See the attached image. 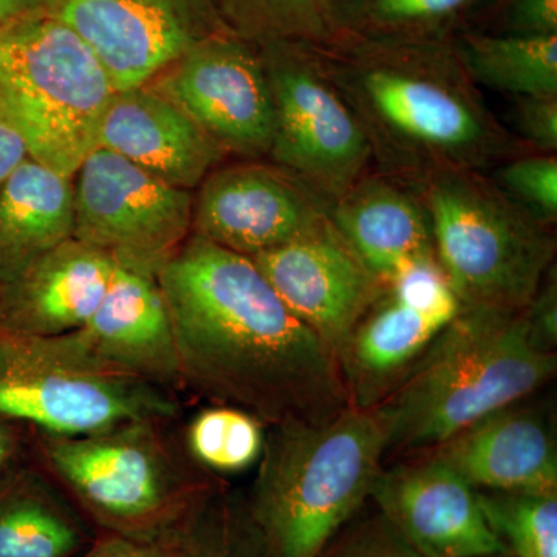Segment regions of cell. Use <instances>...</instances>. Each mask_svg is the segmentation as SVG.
<instances>
[{
    "instance_id": "obj_1",
    "label": "cell",
    "mask_w": 557,
    "mask_h": 557,
    "mask_svg": "<svg viewBox=\"0 0 557 557\" xmlns=\"http://www.w3.org/2000/svg\"><path fill=\"white\" fill-rule=\"evenodd\" d=\"M183 386L267 428L325 423L350 406L335 351L278 298L255 260L190 234L157 276Z\"/></svg>"
},
{
    "instance_id": "obj_2",
    "label": "cell",
    "mask_w": 557,
    "mask_h": 557,
    "mask_svg": "<svg viewBox=\"0 0 557 557\" xmlns=\"http://www.w3.org/2000/svg\"><path fill=\"white\" fill-rule=\"evenodd\" d=\"M317 50L364 127L373 170L416 183L486 172L528 150L487 108L453 40L344 35Z\"/></svg>"
},
{
    "instance_id": "obj_3",
    "label": "cell",
    "mask_w": 557,
    "mask_h": 557,
    "mask_svg": "<svg viewBox=\"0 0 557 557\" xmlns=\"http://www.w3.org/2000/svg\"><path fill=\"white\" fill-rule=\"evenodd\" d=\"M557 354L531 335L523 310L461 307L379 408L384 461L434 449L480 418L536 395Z\"/></svg>"
},
{
    "instance_id": "obj_4",
    "label": "cell",
    "mask_w": 557,
    "mask_h": 557,
    "mask_svg": "<svg viewBox=\"0 0 557 557\" xmlns=\"http://www.w3.org/2000/svg\"><path fill=\"white\" fill-rule=\"evenodd\" d=\"M386 438L373 410L270 426L245 511L260 557H318L369 502Z\"/></svg>"
},
{
    "instance_id": "obj_5",
    "label": "cell",
    "mask_w": 557,
    "mask_h": 557,
    "mask_svg": "<svg viewBox=\"0 0 557 557\" xmlns=\"http://www.w3.org/2000/svg\"><path fill=\"white\" fill-rule=\"evenodd\" d=\"M431 218L435 259L461 307L520 311L555 265V230L507 199L485 172H434L413 183Z\"/></svg>"
},
{
    "instance_id": "obj_6",
    "label": "cell",
    "mask_w": 557,
    "mask_h": 557,
    "mask_svg": "<svg viewBox=\"0 0 557 557\" xmlns=\"http://www.w3.org/2000/svg\"><path fill=\"white\" fill-rule=\"evenodd\" d=\"M159 423L134 420L75 437L40 435L51 471L108 533L177 537L219 490L178 465Z\"/></svg>"
},
{
    "instance_id": "obj_7",
    "label": "cell",
    "mask_w": 557,
    "mask_h": 557,
    "mask_svg": "<svg viewBox=\"0 0 557 557\" xmlns=\"http://www.w3.org/2000/svg\"><path fill=\"white\" fill-rule=\"evenodd\" d=\"M113 94L94 51L57 17L38 11L0 28V116L30 159L73 177Z\"/></svg>"
},
{
    "instance_id": "obj_8",
    "label": "cell",
    "mask_w": 557,
    "mask_h": 557,
    "mask_svg": "<svg viewBox=\"0 0 557 557\" xmlns=\"http://www.w3.org/2000/svg\"><path fill=\"white\" fill-rule=\"evenodd\" d=\"M175 410L166 391L95 358L75 332L42 338L0 324V417L7 420L75 437L127 421H164Z\"/></svg>"
},
{
    "instance_id": "obj_9",
    "label": "cell",
    "mask_w": 557,
    "mask_h": 557,
    "mask_svg": "<svg viewBox=\"0 0 557 557\" xmlns=\"http://www.w3.org/2000/svg\"><path fill=\"white\" fill-rule=\"evenodd\" d=\"M258 47L273 98L269 160L302 180L332 207L373 170L364 127L330 78L317 47L295 42Z\"/></svg>"
},
{
    "instance_id": "obj_10",
    "label": "cell",
    "mask_w": 557,
    "mask_h": 557,
    "mask_svg": "<svg viewBox=\"0 0 557 557\" xmlns=\"http://www.w3.org/2000/svg\"><path fill=\"white\" fill-rule=\"evenodd\" d=\"M73 239L121 269L159 276L193 234L194 190L175 188L95 148L73 175Z\"/></svg>"
},
{
    "instance_id": "obj_11",
    "label": "cell",
    "mask_w": 557,
    "mask_h": 557,
    "mask_svg": "<svg viewBox=\"0 0 557 557\" xmlns=\"http://www.w3.org/2000/svg\"><path fill=\"white\" fill-rule=\"evenodd\" d=\"M149 84L185 110L228 159L269 160L273 98L255 44L231 32L218 33Z\"/></svg>"
},
{
    "instance_id": "obj_12",
    "label": "cell",
    "mask_w": 557,
    "mask_h": 557,
    "mask_svg": "<svg viewBox=\"0 0 557 557\" xmlns=\"http://www.w3.org/2000/svg\"><path fill=\"white\" fill-rule=\"evenodd\" d=\"M42 11L87 44L115 90L146 86L201 40L230 32L214 0H46Z\"/></svg>"
},
{
    "instance_id": "obj_13",
    "label": "cell",
    "mask_w": 557,
    "mask_h": 557,
    "mask_svg": "<svg viewBox=\"0 0 557 557\" xmlns=\"http://www.w3.org/2000/svg\"><path fill=\"white\" fill-rule=\"evenodd\" d=\"M330 205L270 160H236L209 172L194 190L193 234L256 258L306 236Z\"/></svg>"
},
{
    "instance_id": "obj_14",
    "label": "cell",
    "mask_w": 557,
    "mask_h": 557,
    "mask_svg": "<svg viewBox=\"0 0 557 557\" xmlns=\"http://www.w3.org/2000/svg\"><path fill=\"white\" fill-rule=\"evenodd\" d=\"M369 502L421 557L505 555L478 490L428 454L383 465Z\"/></svg>"
},
{
    "instance_id": "obj_15",
    "label": "cell",
    "mask_w": 557,
    "mask_h": 557,
    "mask_svg": "<svg viewBox=\"0 0 557 557\" xmlns=\"http://www.w3.org/2000/svg\"><path fill=\"white\" fill-rule=\"evenodd\" d=\"M251 259L293 314L335 354L386 289L330 219L306 236Z\"/></svg>"
},
{
    "instance_id": "obj_16",
    "label": "cell",
    "mask_w": 557,
    "mask_h": 557,
    "mask_svg": "<svg viewBox=\"0 0 557 557\" xmlns=\"http://www.w3.org/2000/svg\"><path fill=\"white\" fill-rule=\"evenodd\" d=\"M421 454L448 465L478 491L557 494L555 418L530 398L487 413Z\"/></svg>"
},
{
    "instance_id": "obj_17",
    "label": "cell",
    "mask_w": 557,
    "mask_h": 557,
    "mask_svg": "<svg viewBox=\"0 0 557 557\" xmlns=\"http://www.w3.org/2000/svg\"><path fill=\"white\" fill-rule=\"evenodd\" d=\"M97 148L186 190L199 188L228 160L185 110L150 84L115 90L102 113Z\"/></svg>"
},
{
    "instance_id": "obj_18",
    "label": "cell",
    "mask_w": 557,
    "mask_h": 557,
    "mask_svg": "<svg viewBox=\"0 0 557 557\" xmlns=\"http://www.w3.org/2000/svg\"><path fill=\"white\" fill-rule=\"evenodd\" d=\"M75 333L106 364L163 391L183 386L171 313L156 276L116 265L94 317Z\"/></svg>"
},
{
    "instance_id": "obj_19",
    "label": "cell",
    "mask_w": 557,
    "mask_h": 557,
    "mask_svg": "<svg viewBox=\"0 0 557 557\" xmlns=\"http://www.w3.org/2000/svg\"><path fill=\"white\" fill-rule=\"evenodd\" d=\"M329 219L386 287L409 267L437 260L426 203L408 180L369 171L330 207Z\"/></svg>"
},
{
    "instance_id": "obj_20",
    "label": "cell",
    "mask_w": 557,
    "mask_h": 557,
    "mask_svg": "<svg viewBox=\"0 0 557 557\" xmlns=\"http://www.w3.org/2000/svg\"><path fill=\"white\" fill-rule=\"evenodd\" d=\"M115 269L100 249L64 242L0 281V324L42 338L76 332L94 317Z\"/></svg>"
},
{
    "instance_id": "obj_21",
    "label": "cell",
    "mask_w": 557,
    "mask_h": 557,
    "mask_svg": "<svg viewBox=\"0 0 557 557\" xmlns=\"http://www.w3.org/2000/svg\"><path fill=\"white\" fill-rule=\"evenodd\" d=\"M453 319L386 287L336 354L350 406L373 410L383 405Z\"/></svg>"
},
{
    "instance_id": "obj_22",
    "label": "cell",
    "mask_w": 557,
    "mask_h": 557,
    "mask_svg": "<svg viewBox=\"0 0 557 557\" xmlns=\"http://www.w3.org/2000/svg\"><path fill=\"white\" fill-rule=\"evenodd\" d=\"M73 177L27 159L0 186V281L73 239Z\"/></svg>"
},
{
    "instance_id": "obj_23",
    "label": "cell",
    "mask_w": 557,
    "mask_h": 557,
    "mask_svg": "<svg viewBox=\"0 0 557 557\" xmlns=\"http://www.w3.org/2000/svg\"><path fill=\"white\" fill-rule=\"evenodd\" d=\"M0 474V557H76L91 542L76 516L42 480Z\"/></svg>"
},
{
    "instance_id": "obj_24",
    "label": "cell",
    "mask_w": 557,
    "mask_h": 557,
    "mask_svg": "<svg viewBox=\"0 0 557 557\" xmlns=\"http://www.w3.org/2000/svg\"><path fill=\"white\" fill-rule=\"evenodd\" d=\"M475 86L516 97H557V35L507 36L465 30L453 39Z\"/></svg>"
},
{
    "instance_id": "obj_25",
    "label": "cell",
    "mask_w": 557,
    "mask_h": 557,
    "mask_svg": "<svg viewBox=\"0 0 557 557\" xmlns=\"http://www.w3.org/2000/svg\"><path fill=\"white\" fill-rule=\"evenodd\" d=\"M487 0H341L344 35L395 40H453L469 30Z\"/></svg>"
},
{
    "instance_id": "obj_26",
    "label": "cell",
    "mask_w": 557,
    "mask_h": 557,
    "mask_svg": "<svg viewBox=\"0 0 557 557\" xmlns=\"http://www.w3.org/2000/svg\"><path fill=\"white\" fill-rule=\"evenodd\" d=\"M341 0H214L223 24L255 44L295 42L327 47L344 36Z\"/></svg>"
},
{
    "instance_id": "obj_27",
    "label": "cell",
    "mask_w": 557,
    "mask_h": 557,
    "mask_svg": "<svg viewBox=\"0 0 557 557\" xmlns=\"http://www.w3.org/2000/svg\"><path fill=\"white\" fill-rule=\"evenodd\" d=\"M480 507L509 557H557V494L478 491Z\"/></svg>"
},
{
    "instance_id": "obj_28",
    "label": "cell",
    "mask_w": 557,
    "mask_h": 557,
    "mask_svg": "<svg viewBox=\"0 0 557 557\" xmlns=\"http://www.w3.org/2000/svg\"><path fill=\"white\" fill-rule=\"evenodd\" d=\"M265 424L233 406L201 410L188 428V449L201 467L236 474L258 463L265 445Z\"/></svg>"
},
{
    "instance_id": "obj_29",
    "label": "cell",
    "mask_w": 557,
    "mask_h": 557,
    "mask_svg": "<svg viewBox=\"0 0 557 557\" xmlns=\"http://www.w3.org/2000/svg\"><path fill=\"white\" fill-rule=\"evenodd\" d=\"M178 557H260L244 500L215 491L180 533Z\"/></svg>"
},
{
    "instance_id": "obj_30",
    "label": "cell",
    "mask_w": 557,
    "mask_h": 557,
    "mask_svg": "<svg viewBox=\"0 0 557 557\" xmlns=\"http://www.w3.org/2000/svg\"><path fill=\"white\" fill-rule=\"evenodd\" d=\"M485 174L507 199L541 225L557 223V153L525 152L500 161Z\"/></svg>"
},
{
    "instance_id": "obj_31",
    "label": "cell",
    "mask_w": 557,
    "mask_h": 557,
    "mask_svg": "<svg viewBox=\"0 0 557 557\" xmlns=\"http://www.w3.org/2000/svg\"><path fill=\"white\" fill-rule=\"evenodd\" d=\"M318 557H421L370 502Z\"/></svg>"
},
{
    "instance_id": "obj_32",
    "label": "cell",
    "mask_w": 557,
    "mask_h": 557,
    "mask_svg": "<svg viewBox=\"0 0 557 557\" xmlns=\"http://www.w3.org/2000/svg\"><path fill=\"white\" fill-rule=\"evenodd\" d=\"M469 30L507 36H556L557 0H487Z\"/></svg>"
},
{
    "instance_id": "obj_33",
    "label": "cell",
    "mask_w": 557,
    "mask_h": 557,
    "mask_svg": "<svg viewBox=\"0 0 557 557\" xmlns=\"http://www.w3.org/2000/svg\"><path fill=\"white\" fill-rule=\"evenodd\" d=\"M511 100L512 135L531 152L557 153V97Z\"/></svg>"
},
{
    "instance_id": "obj_34",
    "label": "cell",
    "mask_w": 557,
    "mask_h": 557,
    "mask_svg": "<svg viewBox=\"0 0 557 557\" xmlns=\"http://www.w3.org/2000/svg\"><path fill=\"white\" fill-rule=\"evenodd\" d=\"M531 335L549 351L557 350V274L556 263L542 281L536 295L523 309Z\"/></svg>"
},
{
    "instance_id": "obj_35",
    "label": "cell",
    "mask_w": 557,
    "mask_h": 557,
    "mask_svg": "<svg viewBox=\"0 0 557 557\" xmlns=\"http://www.w3.org/2000/svg\"><path fill=\"white\" fill-rule=\"evenodd\" d=\"M178 536L164 541H141L106 533L76 557H178Z\"/></svg>"
},
{
    "instance_id": "obj_36",
    "label": "cell",
    "mask_w": 557,
    "mask_h": 557,
    "mask_svg": "<svg viewBox=\"0 0 557 557\" xmlns=\"http://www.w3.org/2000/svg\"><path fill=\"white\" fill-rule=\"evenodd\" d=\"M27 159H30V153L24 138L9 121L0 116V186Z\"/></svg>"
},
{
    "instance_id": "obj_37",
    "label": "cell",
    "mask_w": 557,
    "mask_h": 557,
    "mask_svg": "<svg viewBox=\"0 0 557 557\" xmlns=\"http://www.w3.org/2000/svg\"><path fill=\"white\" fill-rule=\"evenodd\" d=\"M20 450L21 435L17 423L0 417V474L13 467Z\"/></svg>"
},
{
    "instance_id": "obj_38",
    "label": "cell",
    "mask_w": 557,
    "mask_h": 557,
    "mask_svg": "<svg viewBox=\"0 0 557 557\" xmlns=\"http://www.w3.org/2000/svg\"><path fill=\"white\" fill-rule=\"evenodd\" d=\"M46 0H0V28L44 10Z\"/></svg>"
},
{
    "instance_id": "obj_39",
    "label": "cell",
    "mask_w": 557,
    "mask_h": 557,
    "mask_svg": "<svg viewBox=\"0 0 557 557\" xmlns=\"http://www.w3.org/2000/svg\"><path fill=\"white\" fill-rule=\"evenodd\" d=\"M483 557H509L507 555H493V556H483Z\"/></svg>"
}]
</instances>
